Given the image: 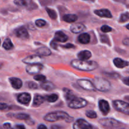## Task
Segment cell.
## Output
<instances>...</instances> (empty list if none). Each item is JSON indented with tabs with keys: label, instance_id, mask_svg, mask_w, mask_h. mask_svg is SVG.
Returning a JSON list of instances; mask_svg holds the SVG:
<instances>
[{
	"label": "cell",
	"instance_id": "cell-1",
	"mask_svg": "<svg viewBox=\"0 0 129 129\" xmlns=\"http://www.w3.org/2000/svg\"><path fill=\"white\" fill-rule=\"evenodd\" d=\"M71 65L75 69L83 71H92L98 68V65L96 62L93 60H81L74 59L72 60Z\"/></svg>",
	"mask_w": 129,
	"mask_h": 129
},
{
	"label": "cell",
	"instance_id": "cell-2",
	"mask_svg": "<svg viewBox=\"0 0 129 129\" xmlns=\"http://www.w3.org/2000/svg\"><path fill=\"white\" fill-rule=\"evenodd\" d=\"M44 118L45 121L50 122H54L57 121L58 120L63 119L65 120L66 122L70 123L74 120L73 117H70L68 113L62 111H57L48 113L44 117Z\"/></svg>",
	"mask_w": 129,
	"mask_h": 129
},
{
	"label": "cell",
	"instance_id": "cell-3",
	"mask_svg": "<svg viewBox=\"0 0 129 129\" xmlns=\"http://www.w3.org/2000/svg\"><path fill=\"white\" fill-rule=\"evenodd\" d=\"M93 83L95 89L100 91H108L111 88V84L110 82L103 78H94Z\"/></svg>",
	"mask_w": 129,
	"mask_h": 129
},
{
	"label": "cell",
	"instance_id": "cell-4",
	"mask_svg": "<svg viewBox=\"0 0 129 129\" xmlns=\"http://www.w3.org/2000/svg\"><path fill=\"white\" fill-rule=\"evenodd\" d=\"M87 104L88 102L86 100L76 96L74 99L68 102V107L73 109H79L85 107Z\"/></svg>",
	"mask_w": 129,
	"mask_h": 129
},
{
	"label": "cell",
	"instance_id": "cell-5",
	"mask_svg": "<svg viewBox=\"0 0 129 129\" xmlns=\"http://www.w3.org/2000/svg\"><path fill=\"white\" fill-rule=\"evenodd\" d=\"M113 106L118 112L129 115V103L122 100H115L113 102Z\"/></svg>",
	"mask_w": 129,
	"mask_h": 129
},
{
	"label": "cell",
	"instance_id": "cell-6",
	"mask_svg": "<svg viewBox=\"0 0 129 129\" xmlns=\"http://www.w3.org/2000/svg\"><path fill=\"white\" fill-rule=\"evenodd\" d=\"M100 123L103 127H107V128H116V127H119L120 124V123L118 120L110 118H102L100 120Z\"/></svg>",
	"mask_w": 129,
	"mask_h": 129
},
{
	"label": "cell",
	"instance_id": "cell-7",
	"mask_svg": "<svg viewBox=\"0 0 129 129\" xmlns=\"http://www.w3.org/2000/svg\"><path fill=\"white\" fill-rule=\"evenodd\" d=\"M74 129H93L91 125L84 119H78L73 125Z\"/></svg>",
	"mask_w": 129,
	"mask_h": 129
},
{
	"label": "cell",
	"instance_id": "cell-8",
	"mask_svg": "<svg viewBox=\"0 0 129 129\" xmlns=\"http://www.w3.org/2000/svg\"><path fill=\"white\" fill-rule=\"evenodd\" d=\"M78 85L83 89L88 91H95L96 89L94 86L93 82L88 79H79L77 81Z\"/></svg>",
	"mask_w": 129,
	"mask_h": 129
},
{
	"label": "cell",
	"instance_id": "cell-9",
	"mask_svg": "<svg viewBox=\"0 0 129 129\" xmlns=\"http://www.w3.org/2000/svg\"><path fill=\"white\" fill-rule=\"evenodd\" d=\"M43 61V59L42 57L38 55H31L26 57L23 60V62L25 64H40V62Z\"/></svg>",
	"mask_w": 129,
	"mask_h": 129
},
{
	"label": "cell",
	"instance_id": "cell-10",
	"mask_svg": "<svg viewBox=\"0 0 129 129\" xmlns=\"http://www.w3.org/2000/svg\"><path fill=\"white\" fill-rule=\"evenodd\" d=\"M43 68L44 66L41 64H29L26 67V71L29 74H35L40 73Z\"/></svg>",
	"mask_w": 129,
	"mask_h": 129
},
{
	"label": "cell",
	"instance_id": "cell-11",
	"mask_svg": "<svg viewBox=\"0 0 129 129\" xmlns=\"http://www.w3.org/2000/svg\"><path fill=\"white\" fill-rule=\"evenodd\" d=\"M15 34L18 37L21 39H28L29 38V34L25 26H20L15 30Z\"/></svg>",
	"mask_w": 129,
	"mask_h": 129
},
{
	"label": "cell",
	"instance_id": "cell-12",
	"mask_svg": "<svg viewBox=\"0 0 129 129\" xmlns=\"http://www.w3.org/2000/svg\"><path fill=\"white\" fill-rule=\"evenodd\" d=\"M17 100L21 104L28 105L31 100V95L28 93H22L18 94Z\"/></svg>",
	"mask_w": 129,
	"mask_h": 129
},
{
	"label": "cell",
	"instance_id": "cell-13",
	"mask_svg": "<svg viewBox=\"0 0 129 129\" xmlns=\"http://www.w3.org/2000/svg\"><path fill=\"white\" fill-rule=\"evenodd\" d=\"M99 108L103 115H107L110 111V105L107 101L101 100L99 101Z\"/></svg>",
	"mask_w": 129,
	"mask_h": 129
},
{
	"label": "cell",
	"instance_id": "cell-14",
	"mask_svg": "<svg viewBox=\"0 0 129 129\" xmlns=\"http://www.w3.org/2000/svg\"><path fill=\"white\" fill-rule=\"evenodd\" d=\"M94 13L98 16L102 18H112V15L110 11L108 9H101V10H97L94 11Z\"/></svg>",
	"mask_w": 129,
	"mask_h": 129
},
{
	"label": "cell",
	"instance_id": "cell-15",
	"mask_svg": "<svg viewBox=\"0 0 129 129\" xmlns=\"http://www.w3.org/2000/svg\"><path fill=\"white\" fill-rule=\"evenodd\" d=\"M85 26L80 23L74 24V25H71L70 27L71 31L74 34H79V33L82 32L85 30Z\"/></svg>",
	"mask_w": 129,
	"mask_h": 129
},
{
	"label": "cell",
	"instance_id": "cell-16",
	"mask_svg": "<svg viewBox=\"0 0 129 129\" xmlns=\"http://www.w3.org/2000/svg\"><path fill=\"white\" fill-rule=\"evenodd\" d=\"M68 37L62 31H57L55 32L54 40L56 42H66L68 40Z\"/></svg>",
	"mask_w": 129,
	"mask_h": 129
},
{
	"label": "cell",
	"instance_id": "cell-17",
	"mask_svg": "<svg viewBox=\"0 0 129 129\" xmlns=\"http://www.w3.org/2000/svg\"><path fill=\"white\" fill-rule=\"evenodd\" d=\"M10 84H11L12 87L16 89H19L22 86V81L20 79L17 78H10L9 79Z\"/></svg>",
	"mask_w": 129,
	"mask_h": 129
},
{
	"label": "cell",
	"instance_id": "cell-18",
	"mask_svg": "<svg viewBox=\"0 0 129 129\" xmlns=\"http://www.w3.org/2000/svg\"><path fill=\"white\" fill-rule=\"evenodd\" d=\"M37 55H39V56H49L51 54V51L49 48L46 47H42L39 49H37L36 50Z\"/></svg>",
	"mask_w": 129,
	"mask_h": 129
},
{
	"label": "cell",
	"instance_id": "cell-19",
	"mask_svg": "<svg viewBox=\"0 0 129 129\" xmlns=\"http://www.w3.org/2000/svg\"><path fill=\"white\" fill-rule=\"evenodd\" d=\"M91 57V53L88 50H84L83 51H81L78 54V57L79 58V60H88L89 59H90Z\"/></svg>",
	"mask_w": 129,
	"mask_h": 129
},
{
	"label": "cell",
	"instance_id": "cell-20",
	"mask_svg": "<svg viewBox=\"0 0 129 129\" xmlns=\"http://www.w3.org/2000/svg\"><path fill=\"white\" fill-rule=\"evenodd\" d=\"M113 64L117 68H123L128 66V62L120 59V58H115L113 59Z\"/></svg>",
	"mask_w": 129,
	"mask_h": 129
},
{
	"label": "cell",
	"instance_id": "cell-21",
	"mask_svg": "<svg viewBox=\"0 0 129 129\" xmlns=\"http://www.w3.org/2000/svg\"><path fill=\"white\" fill-rule=\"evenodd\" d=\"M78 40L81 44H87L90 42V35L87 33L81 34L78 37Z\"/></svg>",
	"mask_w": 129,
	"mask_h": 129
},
{
	"label": "cell",
	"instance_id": "cell-22",
	"mask_svg": "<svg viewBox=\"0 0 129 129\" xmlns=\"http://www.w3.org/2000/svg\"><path fill=\"white\" fill-rule=\"evenodd\" d=\"M55 85L52 82L47 81L42 82L40 84V88L46 91L52 90V89H54L55 88Z\"/></svg>",
	"mask_w": 129,
	"mask_h": 129
},
{
	"label": "cell",
	"instance_id": "cell-23",
	"mask_svg": "<svg viewBox=\"0 0 129 129\" xmlns=\"http://www.w3.org/2000/svg\"><path fill=\"white\" fill-rule=\"evenodd\" d=\"M45 97L40 95V94H36L34 97V102H33V106L34 107H39L40 105L42 104L45 101Z\"/></svg>",
	"mask_w": 129,
	"mask_h": 129
},
{
	"label": "cell",
	"instance_id": "cell-24",
	"mask_svg": "<svg viewBox=\"0 0 129 129\" xmlns=\"http://www.w3.org/2000/svg\"><path fill=\"white\" fill-rule=\"evenodd\" d=\"M62 19L67 23H73L78 20V16L74 14H66L63 16Z\"/></svg>",
	"mask_w": 129,
	"mask_h": 129
},
{
	"label": "cell",
	"instance_id": "cell-25",
	"mask_svg": "<svg viewBox=\"0 0 129 129\" xmlns=\"http://www.w3.org/2000/svg\"><path fill=\"white\" fill-rule=\"evenodd\" d=\"M3 47L5 49H6V50H10V49H13V44L11 39H8V38L5 39L3 44Z\"/></svg>",
	"mask_w": 129,
	"mask_h": 129
},
{
	"label": "cell",
	"instance_id": "cell-26",
	"mask_svg": "<svg viewBox=\"0 0 129 129\" xmlns=\"http://www.w3.org/2000/svg\"><path fill=\"white\" fill-rule=\"evenodd\" d=\"M58 98L59 97L56 94H51L49 95H46L45 96V100L47 101L48 102H50V103H54L57 100Z\"/></svg>",
	"mask_w": 129,
	"mask_h": 129
},
{
	"label": "cell",
	"instance_id": "cell-27",
	"mask_svg": "<svg viewBox=\"0 0 129 129\" xmlns=\"http://www.w3.org/2000/svg\"><path fill=\"white\" fill-rule=\"evenodd\" d=\"M14 117L16 118V119L25 120H26L30 118V116H29V115L26 114V113H16V114H14Z\"/></svg>",
	"mask_w": 129,
	"mask_h": 129
},
{
	"label": "cell",
	"instance_id": "cell-28",
	"mask_svg": "<svg viewBox=\"0 0 129 129\" xmlns=\"http://www.w3.org/2000/svg\"><path fill=\"white\" fill-rule=\"evenodd\" d=\"M46 11L50 18H52V20H55L57 18V13L53 9L46 8Z\"/></svg>",
	"mask_w": 129,
	"mask_h": 129
},
{
	"label": "cell",
	"instance_id": "cell-29",
	"mask_svg": "<svg viewBox=\"0 0 129 129\" xmlns=\"http://www.w3.org/2000/svg\"><path fill=\"white\" fill-rule=\"evenodd\" d=\"M120 22L124 23L125 21L129 20V13L128 12H126L125 13H123L121 15L120 17Z\"/></svg>",
	"mask_w": 129,
	"mask_h": 129
},
{
	"label": "cell",
	"instance_id": "cell-30",
	"mask_svg": "<svg viewBox=\"0 0 129 129\" xmlns=\"http://www.w3.org/2000/svg\"><path fill=\"white\" fill-rule=\"evenodd\" d=\"M86 115L89 118H96L97 117V114L93 110H88L86 112Z\"/></svg>",
	"mask_w": 129,
	"mask_h": 129
},
{
	"label": "cell",
	"instance_id": "cell-31",
	"mask_svg": "<svg viewBox=\"0 0 129 129\" xmlns=\"http://www.w3.org/2000/svg\"><path fill=\"white\" fill-rule=\"evenodd\" d=\"M15 4L18 6H28V4L30 3V1H23V0H18V1H14Z\"/></svg>",
	"mask_w": 129,
	"mask_h": 129
},
{
	"label": "cell",
	"instance_id": "cell-32",
	"mask_svg": "<svg viewBox=\"0 0 129 129\" xmlns=\"http://www.w3.org/2000/svg\"><path fill=\"white\" fill-rule=\"evenodd\" d=\"M35 25L38 27H44L46 25V21L42 19H39V20H37L35 21Z\"/></svg>",
	"mask_w": 129,
	"mask_h": 129
},
{
	"label": "cell",
	"instance_id": "cell-33",
	"mask_svg": "<svg viewBox=\"0 0 129 129\" xmlns=\"http://www.w3.org/2000/svg\"><path fill=\"white\" fill-rule=\"evenodd\" d=\"M34 79L35 81H42L44 82L45 81V79H46V77L45 76L42 75V74H38V75L35 76L34 77Z\"/></svg>",
	"mask_w": 129,
	"mask_h": 129
},
{
	"label": "cell",
	"instance_id": "cell-34",
	"mask_svg": "<svg viewBox=\"0 0 129 129\" xmlns=\"http://www.w3.org/2000/svg\"><path fill=\"white\" fill-rule=\"evenodd\" d=\"M101 30H102L103 32L104 33H107V32H110L112 30V28L110 27V26H108V25H103V26L101 27Z\"/></svg>",
	"mask_w": 129,
	"mask_h": 129
},
{
	"label": "cell",
	"instance_id": "cell-35",
	"mask_svg": "<svg viewBox=\"0 0 129 129\" xmlns=\"http://www.w3.org/2000/svg\"><path fill=\"white\" fill-rule=\"evenodd\" d=\"M28 86L29 88L32 89H37L38 88V85L37 83H35V82L33 81H30L28 83Z\"/></svg>",
	"mask_w": 129,
	"mask_h": 129
},
{
	"label": "cell",
	"instance_id": "cell-36",
	"mask_svg": "<svg viewBox=\"0 0 129 129\" xmlns=\"http://www.w3.org/2000/svg\"><path fill=\"white\" fill-rule=\"evenodd\" d=\"M50 46H51V47L52 48V49H57V46H58V44H57L56 41L53 40L52 41V42L50 43Z\"/></svg>",
	"mask_w": 129,
	"mask_h": 129
},
{
	"label": "cell",
	"instance_id": "cell-37",
	"mask_svg": "<svg viewBox=\"0 0 129 129\" xmlns=\"http://www.w3.org/2000/svg\"><path fill=\"white\" fill-rule=\"evenodd\" d=\"M62 47L63 48H66V49H72V48L75 47V46L72 44H66V45H62Z\"/></svg>",
	"mask_w": 129,
	"mask_h": 129
},
{
	"label": "cell",
	"instance_id": "cell-38",
	"mask_svg": "<svg viewBox=\"0 0 129 129\" xmlns=\"http://www.w3.org/2000/svg\"><path fill=\"white\" fill-rule=\"evenodd\" d=\"M11 129H25V127L23 125H16L13 128Z\"/></svg>",
	"mask_w": 129,
	"mask_h": 129
},
{
	"label": "cell",
	"instance_id": "cell-39",
	"mask_svg": "<svg viewBox=\"0 0 129 129\" xmlns=\"http://www.w3.org/2000/svg\"><path fill=\"white\" fill-rule=\"evenodd\" d=\"M8 108V106L7 105L3 103H1V110H4L5 109H7Z\"/></svg>",
	"mask_w": 129,
	"mask_h": 129
},
{
	"label": "cell",
	"instance_id": "cell-40",
	"mask_svg": "<svg viewBox=\"0 0 129 129\" xmlns=\"http://www.w3.org/2000/svg\"><path fill=\"white\" fill-rule=\"evenodd\" d=\"M123 44H124L125 45L129 46V38H125V39H123Z\"/></svg>",
	"mask_w": 129,
	"mask_h": 129
},
{
	"label": "cell",
	"instance_id": "cell-41",
	"mask_svg": "<svg viewBox=\"0 0 129 129\" xmlns=\"http://www.w3.org/2000/svg\"><path fill=\"white\" fill-rule=\"evenodd\" d=\"M123 82L124 84H125L126 85L128 86H129V76L128 77H127V78H124V79H123Z\"/></svg>",
	"mask_w": 129,
	"mask_h": 129
},
{
	"label": "cell",
	"instance_id": "cell-42",
	"mask_svg": "<svg viewBox=\"0 0 129 129\" xmlns=\"http://www.w3.org/2000/svg\"><path fill=\"white\" fill-rule=\"evenodd\" d=\"M3 127L5 129H9L11 128V124L9 123H5L3 124Z\"/></svg>",
	"mask_w": 129,
	"mask_h": 129
},
{
	"label": "cell",
	"instance_id": "cell-43",
	"mask_svg": "<svg viewBox=\"0 0 129 129\" xmlns=\"http://www.w3.org/2000/svg\"><path fill=\"white\" fill-rule=\"evenodd\" d=\"M37 129H48L47 127L44 124H40L38 126V128Z\"/></svg>",
	"mask_w": 129,
	"mask_h": 129
},
{
	"label": "cell",
	"instance_id": "cell-44",
	"mask_svg": "<svg viewBox=\"0 0 129 129\" xmlns=\"http://www.w3.org/2000/svg\"><path fill=\"white\" fill-rule=\"evenodd\" d=\"M59 127H57V125H53L52 127V129H58Z\"/></svg>",
	"mask_w": 129,
	"mask_h": 129
},
{
	"label": "cell",
	"instance_id": "cell-45",
	"mask_svg": "<svg viewBox=\"0 0 129 129\" xmlns=\"http://www.w3.org/2000/svg\"><path fill=\"white\" fill-rule=\"evenodd\" d=\"M126 28H127V29H128V30H129V23L127 25V26H126Z\"/></svg>",
	"mask_w": 129,
	"mask_h": 129
},
{
	"label": "cell",
	"instance_id": "cell-46",
	"mask_svg": "<svg viewBox=\"0 0 129 129\" xmlns=\"http://www.w3.org/2000/svg\"><path fill=\"white\" fill-rule=\"evenodd\" d=\"M125 98H126V99H127V100H128V101H129V96L125 97Z\"/></svg>",
	"mask_w": 129,
	"mask_h": 129
}]
</instances>
